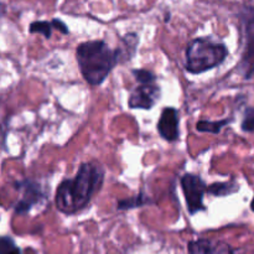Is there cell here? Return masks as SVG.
<instances>
[{"instance_id": "277c9868", "label": "cell", "mask_w": 254, "mask_h": 254, "mask_svg": "<svg viewBox=\"0 0 254 254\" xmlns=\"http://www.w3.org/2000/svg\"><path fill=\"white\" fill-rule=\"evenodd\" d=\"M241 30L243 37L242 59L238 64V72L245 78L254 74V7H245L241 12Z\"/></svg>"}, {"instance_id": "9c48e42d", "label": "cell", "mask_w": 254, "mask_h": 254, "mask_svg": "<svg viewBox=\"0 0 254 254\" xmlns=\"http://www.w3.org/2000/svg\"><path fill=\"white\" fill-rule=\"evenodd\" d=\"M190 254H235L225 242L212 240H197L189 243Z\"/></svg>"}, {"instance_id": "3957f363", "label": "cell", "mask_w": 254, "mask_h": 254, "mask_svg": "<svg viewBox=\"0 0 254 254\" xmlns=\"http://www.w3.org/2000/svg\"><path fill=\"white\" fill-rule=\"evenodd\" d=\"M227 55L226 45L210 37H198L192 40L186 49V69L192 74L203 73L223 64Z\"/></svg>"}, {"instance_id": "8992f818", "label": "cell", "mask_w": 254, "mask_h": 254, "mask_svg": "<svg viewBox=\"0 0 254 254\" xmlns=\"http://www.w3.org/2000/svg\"><path fill=\"white\" fill-rule=\"evenodd\" d=\"M160 97V88L155 83L140 84L129 97V107L133 109H151Z\"/></svg>"}, {"instance_id": "6da1fadb", "label": "cell", "mask_w": 254, "mask_h": 254, "mask_svg": "<svg viewBox=\"0 0 254 254\" xmlns=\"http://www.w3.org/2000/svg\"><path fill=\"white\" fill-rule=\"evenodd\" d=\"M104 170L97 163H84L73 179L62 181L56 190L55 203L60 212L73 215L91 202L103 184Z\"/></svg>"}, {"instance_id": "5b68a950", "label": "cell", "mask_w": 254, "mask_h": 254, "mask_svg": "<svg viewBox=\"0 0 254 254\" xmlns=\"http://www.w3.org/2000/svg\"><path fill=\"white\" fill-rule=\"evenodd\" d=\"M181 188L191 215L206 210L203 206V196L205 192H207V186L200 176L195 174H185L181 178Z\"/></svg>"}, {"instance_id": "ac0fdd59", "label": "cell", "mask_w": 254, "mask_h": 254, "mask_svg": "<svg viewBox=\"0 0 254 254\" xmlns=\"http://www.w3.org/2000/svg\"><path fill=\"white\" fill-rule=\"evenodd\" d=\"M51 24L55 29H57L60 32H62V34H68V27H67L66 24H64V21H61V20L54 19L51 21Z\"/></svg>"}, {"instance_id": "52a82bcc", "label": "cell", "mask_w": 254, "mask_h": 254, "mask_svg": "<svg viewBox=\"0 0 254 254\" xmlns=\"http://www.w3.org/2000/svg\"><path fill=\"white\" fill-rule=\"evenodd\" d=\"M16 188L22 191V197L15 205V212L17 215H25L32 208L35 203L42 197V192L40 186L31 180H24L16 184Z\"/></svg>"}, {"instance_id": "ba28073f", "label": "cell", "mask_w": 254, "mask_h": 254, "mask_svg": "<svg viewBox=\"0 0 254 254\" xmlns=\"http://www.w3.org/2000/svg\"><path fill=\"white\" fill-rule=\"evenodd\" d=\"M158 131L163 139L175 141L179 138V113L175 108H165L158 122Z\"/></svg>"}, {"instance_id": "7c38bea8", "label": "cell", "mask_w": 254, "mask_h": 254, "mask_svg": "<svg viewBox=\"0 0 254 254\" xmlns=\"http://www.w3.org/2000/svg\"><path fill=\"white\" fill-rule=\"evenodd\" d=\"M231 122V119H223V121H200L196 124V129L201 133H210V134H218L221 129L225 126H227Z\"/></svg>"}, {"instance_id": "4fadbf2b", "label": "cell", "mask_w": 254, "mask_h": 254, "mask_svg": "<svg viewBox=\"0 0 254 254\" xmlns=\"http://www.w3.org/2000/svg\"><path fill=\"white\" fill-rule=\"evenodd\" d=\"M148 202V198H146L143 193H140V195L138 196L124 198V200H119L118 203H117V207H118V210H131V208L141 207V206L146 205Z\"/></svg>"}, {"instance_id": "ffe728a7", "label": "cell", "mask_w": 254, "mask_h": 254, "mask_svg": "<svg viewBox=\"0 0 254 254\" xmlns=\"http://www.w3.org/2000/svg\"><path fill=\"white\" fill-rule=\"evenodd\" d=\"M251 208H252V211L254 212V197H253L252 202H251Z\"/></svg>"}, {"instance_id": "30bf717a", "label": "cell", "mask_w": 254, "mask_h": 254, "mask_svg": "<svg viewBox=\"0 0 254 254\" xmlns=\"http://www.w3.org/2000/svg\"><path fill=\"white\" fill-rule=\"evenodd\" d=\"M138 35L131 32V34L126 35L122 40L123 42V46L117 49V55H118V62L119 61H127V60H130L134 56L136 51V46H138Z\"/></svg>"}, {"instance_id": "d6986e66", "label": "cell", "mask_w": 254, "mask_h": 254, "mask_svg": "<svg viewBox=\"0 0 254 254\" xmlns=\"http://www.w3.org/2000/svg\"><path fill=\"white\" fill-rule=\"evenodd\" d=\"M7 254H21V252H20V250H19V248H14V250H12L11 251V252H9V253H7Z\"/></svg>"}, {"instance_id": "7a4b0ae2", "label": "cell", "mask_w": 254, "mask_h": 254, "mask_svg": "<svg viewBox=\"0 0 254 254\" xmlns=\"http://www.w3.org/2000/svg\"><path fill=\"white\" fill-rule=\"evenodd\" d=\"M76 59L87 83L98 86L114 68L118 62V55L104 41L94 40L77 46Z\"/></svg>"}, {"instance_id": "2e32d148", "label": "cell", "mask_w": 254, "mask_h": 254, "mask_svg": "<svg viewBox=\"0 0 254 254\" xmlns=\"http://www.w3.org/2000/svg\"><path fill=\"white\" fill-rule=\"evenodd\" d=\"M242 129L245 131H254V108L252 107L246 109L242 122Z\"/></svg>"}, {"instance_id": "8fae6325", "label": "cell", "mask_w": 254, "mask_h": 254, "mask_svg": "<svg viewBox=\"0 0 254 254\" xmlns=\"http://www.w3.org/2000/svg\"><path fill=\"white\" fill-rule=\"evenodd\" d=\"M236 191H238V185L233 181H231V183H215L207 188L208 193L213 196H218V197L228 196L231 193H235Z\"/></svg>"}, {"instance_id": "9a60e30c", "label": "cell", "mask_w": 254, "mask_h": 254, "mask_svg": "<svg viewBox=\"0 0 254 254\" xmlns=\"http://www.w3.org/2000/svg\"><path fill=\"white\" fill-rule=\"evenodd\" d=\"M133 76L140 84L155 83V74L148 69H133Z\"/></svg>"}, {"instance_id": "e0dca14e", "label": "cell", "mask_w": 254, "mask_h": 254, "mask_svg": "<svg viewBox=\"0 0 254 254\" xmlns=\"http://www.w3.org/2000/svg\"><path fill=\"white\" fill-rule=\"evenodd\" d=\"M16 248L15 242L10 237H0V254H7Z\"/></svg>"}, {"instance_id": "5bb4252c", "label": "cell", "mask_w": 254, "mask_h": 254, "mask_svg": "<svg viewBox=\"0 0 254 254\" xmlns=\"http://www.w3.org/2000/svg\"><path fill=\"white\" fill-rule=\"evenodd\" d=\"M31 34H41L46 39H50L52 34V24L49 21H35L30 25Z\"/></svg>"}]
</instances>
